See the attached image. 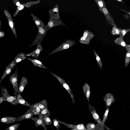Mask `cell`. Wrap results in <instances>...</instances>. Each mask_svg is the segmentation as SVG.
I'll list each match as a JSON object with an SVG mask.
<instances>
[{
  "label": "cell",
  "instance_id": "cell-24",
  "mask_svg": "<svg viewBox=\"0 0 130 130\" xmlns=\"http://www.w3.org/2000/svg\"><path fill=\"white\" fill-rule=\"evenodd\" d=\"M17 104H20L29 107L31 105L23 98L20 94H18L17 95Z\"/></svg>",
  "mask_w": 130,
  "mask_h": 130
},
{
  "label": "cell",
  "instance_id": "cell-29",
  "mask_svg": "<svg viewBox=\"0 0 130 130\" xmlns=\"http://www.w3.org/2000/svg\"><path fill=\"white\" fill-rule=\"evenodd\" d=\"M37 103L41 111L47 107V102L46 99H43Z\"/></svg>",
  "mask_w": 130,
  "mask_h": 130
},
{
  "label": "cell",
  "instance_id": "cell-42",
  "mask_svg": "<svg viewBox=\"0 0 130 130\" xmlns=\"http://www.w3.org/2000/svg\"><path fill=\"white\" fill-rule=\"evenodd\" d=\"M13 3L18 6H19L21 4L19 1L18 0H13Z\"/></svg>",
  "mask_w": 130,
  "mask_h": 130
},
{
  "label": "cell",
  "instance_id": "cell-11",
  "mask_svg": "<svg viewBox=\"0 0 130 130\" xmlns=\"http://www.w3.org/2000/svg\"><path fill=\"white\" fill-rule=\"evenodd\" d=\"M102 12L104 14L108 24L112 26L116 25L112 17L106 7L102 9Z\"/></svg>",
  "mask_w": 130,
  "mask_h": 130
},
{
  "label": "cell",
  "instance_id": "cell-1",
  "mask_svg": "<svg viewBox=\"0 0 130 130\" xmlns=\"http://www.w3.org/2000/svg\"><path fill=\"white\" fill-rule=\"evenodd\" d=\"M1 89V97L3 101H8L14 105H16L17 104V96H12L9 95L7 90L5 88L2 87Z\"/></svg>",
  "mask_w": 130,
  "mask_h": 130
},
{
  "label": "cell",
  "instance_id": "cell-31",
  "mask_svg": "<svg viewBox=\"0 0 130 130\" xmlns=\"http://www.w3.org/2000/svg\"><path fill=\"white\" fill-rule=\"evenodd\" d=\"M93 51L95 55L97 63L99 66L101 70L102 67V63L101 59L95 50H93Z\"/></svg>",
  "mask_w": 130,
  "mask_h": 130
},
{
  "label": "cell",
  "instance_id": "cell-23",
  "mask_svg": "<svg viewBox=\"0 0 130 130\" xmlns=\"http://www.w3.org/2000/svg\"><path fill=\"white\" fill-rule=\"evenodd\" d=\"M27 58L25 54L23 53H20L18 54L13 61L16 64L19 62Z\"/></svg>",
  "mask_w": 130,
  "mask_h": 130
},
{
  "label": "cell",
  "instance_id": "cell-26",
  "mask_svg": "<svg viewBox=\"0 0 130 130\" xmlns=\"http://www.w3.org/2000/svg\"><path fill=\"white\" fill-rule=\"evenodd\" d=\"M30 107L34 115H38L41 111L37 103L31 105Z\"/></svg>",
  "mask_w": 130,
  "mask_h": 130
},
{
  "label": "cell",
  "instance_id": "cell-34",
  "mask_svg": "<svg viewBox=\"0 0 130 130\" xmlns=\"http://www.w3.org/2000/svg\"><path fill=\"white\" fill-rule=\"evenodd\" d=\"M79 41L81 43L87 45H89L90 42L89 39L83 36L79 39Z\"/></svg>",
  "mask_w": 130,
  "mask_h": 130
},
{
  "label": "cell",
  "instance_id": "cell-16",
  "mask_svg": "<svg viewBox=\"0 0 130 130\" xmlns=\"http://www.w3.org/2000/svg\"><path fill=\"white\" fill-rule=\"evenodd\" d=\"M34 115L31 108H30L23 115L17 118V120L18 121H21L26 119H29Z\"/></svg>",
  "mask_w": 130,
  "mask_h": 130
},
{
  "label": "cell",
  "instance_id": "cell-18",
  "mask_svg": "<svg viewBox=\"0 0 130 130\" xmlns=\"http://www.w3.org/2000/svg\"><path fill=\"white\" fill-rule=\"evenodd\" d=\"M27 82L28 80L26 77H23L22 78L18 87V94H20L23 91Z\"/></svg>",
  "mask_w": 130,
  "mask_h": 130
},
{
  "label": "cell",
  "instance_id": "cell-40",
  "mask_svg": "<svg viewBox=\"0 0 130 130\" xmlns=\"http://www.w3.org/2000/svg\"><path fill=\"white\" fill-rule=\"evenodd\" d=\"M95 125L93 123H89L86 126L87 129H93L95 127Z\"/></svg>",
  "mask_w": 130,
  "mask_h": 130
},
{
  "label": "cell",
  "instance_id": "cell-22",
  "mask_svg": "<svg viewBox=\"0 0 130 130\" xmlns=\"http://www.w3.org/2000/svg\"><path fill=\"white\" fill-rule=\"evenodd\" d=\"M17 121V118L13 117H8L0 119V122L6 123H10Z\"/></svg>",
  "mask_w": 130,
  "mask_h": 130
},
{
  "label": "cell",
  "instance_id": "cell-7",
  "mask_svg": "<svg viewBox=\"0 0 130 130\" xmlns=\"http://www.w3.org/2000/svg\"><path fill=\"white\" fill-rule=\"evenodd\" d=\"M48 12L49 16V20L60 19L58 4H57L53 8L50 10Z\"/></svg>",
  "mask_w": 130,
  "mask_h": 130
},
{
  "label": "cell",
  "instance_id": "cell-49",
  "mask_svg": "<svg viewBox=\"0 0 130 130\" xmlns=\"http://www.w3.org/2000/svg\"><path fill=\"white\" fill-rule=\"evenodd\" d=\"M0 23H1V22H0Z\"/></svg>",
  "mask_w": 130,
  "mask_h": 130
},
{
  "label": "cell",
  "instance_id": "cell-3",
  "mask_svg": "<svg viewBox=\"0 0 130 130\" xmlns=\"http://www.w3.org/2000/svg\"><path fill=\"white\" fill-rule=\"evenodd\" d=\"M89 109L93 117L94 120L96 122L101 125L104 127L106 128L108 130H112L103 123L102 120L100 118L95 109L92 105L90 104L89 103Z\"/></svg>",
  "mask_w": 130,
  "mask_h": 130
},
{
  "label": "cell",
  "instance_id": "cell-33",
  "mask_svg": "<svg viewBox=\"0 0 130 130\" xmlns=\"http://www.w3.org/2000/svg\"><path fill=\"white\" fill-rule=\"evenodd\" d=\"M118 29L121 34V36L120 37L123 38L124 36L130 31L129 28L128 29H121L118 27Z\"/></svg>",
  "mask_w": 130,
  "mask_h": 130
},
{
  "label": "cell",
  "instance_id": "cell-13",
  "mask_svg": "<svg viewBox=\"0 0 130 130\" xmlns=\"http://www.w3.org/2000/svg\"><path fill=\"white\" fill-rule=\"evenodd\" d=\"M59 122L62 124L66 126L68 128L71 129L73 130H86V128L82 124H80L77 125H73L66 123L65 122H61L58 120Z\"/></svg>",
  "mask_w": 130,
  "mask_h": 130
},
{
  "label": "cell",
  "instance_id": "cell-27",
  "mask_svg": "<svg viewBox=\"0 0 130 130\" xmlns=\"http://www.w3.org/2000/svg\"><path fill=\"white\" fill-rule=\"evenodd\" d=\"M114 42L115 43L124 47L126 45L123 38L120 36L115 40Z\"/></svg>",
  "mask_w": 130,
  "mask_h": 130
},
{
  "label": "cell",
  "instance_id": "cell-21",
  "mask_svg": "<svg viewBox=\"0 0 130 130\" xmlns=\"http://www.w3.org/2000/svg\"><path fill=\"white\" fill-rule=\"evenodd\" d=\"M83 89L85 96L89 103L90 93V86L88 84L86 83L83 86Z\"/></svg>",
  "mask_w": 130,
  "mask_h": 130
},
{
  "label": "cell",
  "instance_id": "cell-41",
  "mask_svg": "<svg viewBox=\"0 0 130 130\" xmlns=\"http://www.w3.org/2000/svg\"><path fill=\"white\" fill-rule=\"evenodd\" d=\"M54 124L56 127L57 130H59V124L57 120L54 119L53 120Z\"/></svg>",
  "mask_w": 130,
  "mask_h": 130
},
{
  "label": "cell",
  "instance_id": "cell-45",
  "mask_svg": "<svg viewBox=\"0 0 130 130\" xmlns=\"http://www.w3.org/2000/svg\"><path fill=\"white\" fill-rule=\"evenodd\" d=\"M5 35V34L3 32L0 31V37H3Z\"/></svg>",
  "mask_w": 130,
  "mask_h": 130
},
{
  "label": "cell",
  "instance_id": "cell-44",
  "mask_svg": "<svg viewBox=\"0 0 130 130\" xmlns=\"http://www.w3.org/2000/svg\"><path fill=\"white\" fill-rule=\"evenodd\" d=\"M123 16L126 19H128L129 18V16L128 14H124L123 15Z\"/></svg>",
  "mask_w": 130,
  "mask_h": 130
},
{
  "label": "cell",
  "instance_id": "cell-8",
  "mask_svg": "<svg viewBox=\"0 0 130 130\" xmlns=\"http://www.w3.org/2000/svg\"><path fill=\"white\" fill-rule=\"evenodd\" d=\"M59 25L66 26L61 19H60L49 20L47 24L43 27V28L47 32L51 28Z\"/></svg>",
  "mask_w": 130,
  "mask_h": 130
},
{
  "label": "cell",
  "instance_id": "cell-28",
  "mask_svg": "<svg viewBox=\"0 0 130 130\" xmlns=\"http://www.w3.org/2000/svg\"><path fill=\"white\" fill-rule=\"evenodd\" d=\"M95 2L99 7L100 11L101 12L102 9L106 8V4L104 0H95Z\"/></svg>",
  "mask_w": 130,
  "mask_h": 130
},
{
  "label": "cell",
  "instance_id": "cell-48",
  "mask_svg": "<svg viewBox=\"0 0 130 130\" xmlns=\"http://www.w3.org/2000/svg\"><path fill=\"white\" fill-rule=\"evenodd\" d=\"M3 101L1 97L0 98V104H1V103L3 102Z\"/></svg>",
  "mask_w": 130,
  "mask_h": 130
},
{
  "label": "cell",
  "instance_id": "cell-38",
  "mask_svg": "<svg viewBox=\"0 0 130 130\" xmlns=\"http://www.w3.org/2000/svg\"><path fill=\"white\" fill-rule=\"evenodd\" d=\"M20 123L12 125L5 130H16L20 125Z\"/></svg>",
  "mask_w": 130,
  "mask_h": 130
},
{
  "label": "cell",
  "instance_id": "cell-43",
  "mask_svg": "<svg viewBox=\"0 0 130 130\" xmlns=\"http://www.w3.org/2000/svg\"><path fill=\"white\" fill-rule=\"evenodd\" d=\"M125 48L127 51V52L130 53V45L127 44L125 46Z\"/></svg>",
  "mask_w": 130,
  "mask_h": 130
},
{
  "label": "cell",
  "instance_id": "cell-14",
  "mask_svg": "<svg viewBox=\"0 0 130 130\" xmlns=\"http://www.w3.org/2000/svg\"><path fill=\"white\" fill-rule=\"evenodd\" d=\"M42 46L41 43L38 45V46L36 49L32 52L25 54L26 57L32 56L37 58L39 56L40 52L42 50Z\"/></svg>",
  "mask_w": 130,
  "mask_h": 130
},
{
  "label": "cell",
  "instance_id": "cell-2",
  "mask_svg": "<svg viewBox=\"0 0 130 130\" xmlns=\"http://www.w3.org/2000/svg\"><path fill=\"white\" fill-rule=\"evenodd\" d=\"M51 74L59 81L61 85L66 90L68 93L71 96L72 98L73 105L75 102V99L72 91L70 88L69 85L64 80L54 73L50 72Z\"/></svg>",
  "mask_w": 130,
  "mask_h": 130
},
{
  "label": "cell",
  "instance_id": "cell-35",
  "mask_svg": "<svg viewBox=\"0 0 130 130\" xmlns=\"http://www.w3.org/2000/svg\"><path fill=\"white\" fill-rule=\"evenodd\" d=\"M130 60V53L127 52L126 53L125 58V67H126L128 65Z\"/></svg>",
  "mask_w": 130,
  "mask_h": 130
},
{
  "label": "cell",
  "instance_id": "cell-46",
  "mask_svg": "<svg viewBox=\"0 0 130 130\" xmlns=\"http://www.w3.org/2000/svg\"><path fill=\"white\" fill-rule=\"evenodd\" d=\"M120 9V10H122L123 11L125 12H126L127 14H128V15H129V16H130V12L129 11L128 12L124 10L123 9Z\"/></svg>",
  "mask_w": 130,
  "mask_h": 130
},
{
  "label": "cell",
  "instance_id": "cell-32",
  "mask_svg": "<svg viewBox=\"0 0 130 130\" xmlns=\"http://www.w3.org/2000/svg\"><path fill=\"white\" fill-rule=\"evenodd\" d=\"M112 28L111 31V34L113 35H119L121 36L118 27L116 25H112Z\"/></svg>",
  "mask_w": 130,
  "mask_h": 130
},
{
  "label": "cell",
  "instance_id": "cell-10",
  "mask_svg": "<svg viewBox=\"0 0 130 130\" xmlns=\"http://www.w3.org/2000/svg\"><path fill=\"white\" fill-rule=\"evenodd\" d=\"M106 108L110 107V105L115 101V99L113 95L110 93H108L106 94L103 98Z\"/></svg>",
  "mask_w": 130,
  "mask_h": 130
},
{
  "label": "cell",
  "instance_id": "cell-47",
  "mask_svg": "<svg viewBox=\"0 0 130 130\" xmlns=\"http://www.w3.org/2000/svg\"><path fill=\"white\" fill-rule=\"evenodd\" d=\"M116 1L118 2H119L121 3L124 2L122 0H116Z\"/></svg>",
  "mask_w": 130,
  "mask_h": 130
},
{
  "label": "cell",
  "instance_id": "cell-5",
  "mask_svg": "<svg viewBox=\"0 0 130 130\" xmlns=\"http://www.w3.org/2000/svg\"><path fill=\"white\" fill-rule=\"evenodd\" d=\"M38 29L37 35L34 41L29 46V47L41 44L43 39L46 36V32L43 28H41Z\"/></svg>",
  "mask_w": 130,
  "mask_h": 130
},
{
  "label": "cell",
  "instance_id": "cell-12",
  "mask_svg": "<svg viewBox=\"0 0 130 130\" xmlns=\"http://www.w3.org/2000/svg\"><path fill=\"white\" fill-rule=\"evenodd\" d=\"M36 4V2L35 1L28 2L25 4H21L20 5L18 6L16 12L13 15V17H15L19 12L23 9L25 7L28 8Z\"/></svg>",
  "mask_w": 130,
  "mask_h": 130
},
{
  "label": "cell",
  "instance_id": "cell-9",
  "mask_svg": "<svg viewBox=\"0 0 130 130\" xmlns=\"http://www.w3.org/2000/svg\"><path fill=\"white\" fill-rule=\"evenodd\" d=\"M4 12L8 19L9 25L13 32L14 36L15 38H17V35L16 30L14 26L13 20L12 16L10 13L7 10L5 9L4 10Z\"/></svg>",
  "mask_w": 130,
  "mask_h": 130
},
{
  "label": "cell",
  "instance_id": "cell-25",
  "mask_svg": "<svg viewBox=\"0 0 130 130\" xmlns=\"http://www.w3.org/2000/svg\"><path fill=\"white\" fill-rule=\"evenodd\" d=\"M27 58L35 66L47 69L46 68L40 61L36 59H32L28 58Z\"/></svg>",
  "mask_w": 130,
  "mask_h": 130
},
{
  "label": "cell",
  "instance_id": "cell-39",
  "mask_svg": "<svg viewBox=\"0 0 130 130\" xmlns=\"http://www.w3.org/2000/svg\"><path fill=\"white\" fill-rule=\"evenodd\" d=\"M43 121L45 124L47 125H49L52 123L51 120L48 117H46L44 118Z\"/></svg>",
  "mask_w": 130,
  "mask_h": 130
},
{
  "label": "cell",
  "instance_id": "cell-6",
  "mask_svg": "<svg viewBox=\"0 0 130 130\" xmlns=\"http://www.w3.org/2000/svg\"><path fill=\"white\" fill-rule=\"evenodd\" d=\"M18 71L17 68L15 73L12 75L10 78L9 81L12 84L14 90V94L17 96L18 94Z\"/></svg>",
  "mask_w": 130,
  "mask_h": 130
},
{
  "label": "cell",
  "instance_id": "cell-37",
  "mask_svg": "<svg viewBox=\"0 0 130 130\" xmlns=\"http://www.w3.org/2000/svg\"><path fill=\"white\" fill-rule=\"evenodd\" d=\"M109 108L108 107L107 108L104 113L102 121L103 123L104 124L106 119L108 117V113L109 111Z\"/></svg>",
  "mask_w": 130,
  "mask_h": 130
},
{
  "label": "cell",
  "instance_id": "cell-17",
  "mask_svg": "<svg viewBox=\"0 0 130 130\" xmlns=\"http://www.w3.org/2000/svg\"><path fill=\"white\" fill-rule=\"evenodd\" d=\"M29 119L32 120L35 123V126L37 127L39 126H42L44 130H47L46 126L44 123L43 121L39 118H35L32 117L30 118Z\"/></svg>",
  "mask_w": 130,
  "mask_h": 130
},
{
  "label": "cell",
  "instance_id": "cell-15",
  "mask_svg": "<svg viewBox=\"0 0 130 130\" xmlns=\"http://www.w3.org/2000/svg\"><path fill=\"white\" fill-rule=\"evenodd\" d=\"M15 64L14 62L13 61L6 67L3 75L0 80V83L6 76L10 73L12 70Z\"/></svg>",
  "mask_w": 130,
  "mask_h": 130
},
{
  "label": "cell",
  "instance_id": "cell-19",
  "mask_svg": "<svg viewBox=\"0 0 130 130\" xmlns=\"http://www.w3.org/2000/svg\"><path fill=\"white\" fill-rule=\"evenodd\" d=\"M38 115L39 118L43 120L45 117H49L50 116V112L48 107L41 110Z\"/></svg>",
  "mask_w": 130,
  "mask_h": 130
},
{
  "label": "cell",
  "instance_id": "cell-4",
  "mask_svg": "<svg viewBox=\"0 0 130 130\" xmlns=\"http://www.w3.org/2000/svg\"><path fill=\"white\" fill-rule=\"evenodd\" d=\"M75 43L76 42L75 41L70 39L67 40L56 48L50 53L48 55H50L55 53L67 49Z\"/></svg>",
  "mask_w": 130,
  "mask_h": 130
},
{
  "label": "cell",
  "instance_id": "cell-36",
  "mask_svg": "<svg viewBox=\"0 0 130 130\" xmlns=\"http://www.w3.org/2000/svg\"><path fill=\"white\" fill-rule=\"evenodd\" d=\"M95 125V127L93 129L86 130H105L104 127L101 125L97 123Z\"/></svg>",
  "mask_w": 130,
  "mask_h": 130
},
{
  "label": "cell",
  "instance_id": "cell-30",
  "mask_svg": "<svg viewBox=\"0 0 130 130\" xmlns=\"http://www.w3.org/2000/svg\"><path fill=\"white\" fill-rule=\"evenodd\" d=\"M83 36L86 38L90 41L94 36V35L92 32L87 30H85L83 34Z\"/></svg>",
  "mask_w": 130,
  "mask_h": 130
},
{
  "label": "cell",
  "instance_id": "cell-20",
  "mask_svg": "<svg viewBox=\"0 0 130 130\" xmlns=\"http://www.w3.org/2000/svg\"><path fill=\"white\" fill-rule=\"evenodd\" d=\"M30 14L38 29L41 28H43L45 25L44 23L32 13H31Z\"/></svg>",
  "mask_w": 130,
  "mask_h": 130
}]
</instances>
